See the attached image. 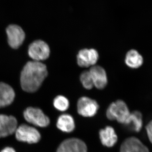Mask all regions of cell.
Wrapping results in <instances>:
<instances>
[{
	"label": "cell",
	"mask_w": 152,
	"mask_h": 152,
	"mask_svg": "<svg viewBox=\"0 0 152 152\" xmlns=\"http://www.w3.org/2000/svg\"><path fill=\"white\" fill-rule=\"evenodd\" d=\"M89 54L91 66H95L99 60V55L98 52L94 49H90Z\"/></svg>",
	"instance_id": "cell-20"
},
{
	"label": "cell",
	"mask_w": 152,
	"mask_h": 152,
	"mask_svg": "<svg viewBox=\"0 0 152 152\" xmlns=\"http://www.w3.org/2000/svg\"><path fill=\"white\" fill-rule=\"evenodd\" d=\"M143 62V59L138 52L131 50L127 53L125 58V63L129 67L137 69L140 67Z\"/></svg>",
	"instance_id": "cell-16"
},
{
	"label": "cell",
	"mask_w": 152,
	"mask_h": 152,
	"mask_svg": "<svg viewBox=\"0 0 152 152\" xmlns=\"http://www.w3.org/2000/svg\"><path fill=\"white\" fill-rule=\"evenodd\" d=\"M130 114L129 108L124 101L118 100L112 103L106 112V116L111 121L116 120L120 124H124Z\"/></svg>",
	"instance_id": "cell-2"
},
{
	"label": "cell",
	"mask_w": 152,
	"mask_h": 152,
	"mask_svg": "<svg viewBox=\"0 0 152 152\" xmlns=\"http://www.w3.org/2000/svg\"><path fill=\"white\" fill-rule=\"evenodd\" d=\"M24 117L28 122L41 127L48 126L50 123L48 117L42 110L37 108H27L24 112Z\"/></svg>",
	"instance_id": "cell-4"
},
{
	"label": "cell",
	"mask_w": 152,
	"mask_h": 152,
	"mask_svg": "<svg viewBox=\"0 0 152 152\" xmlns=\"http://www.w3.org/2000/svg\"><path fill=\"white\" fill-rule=\"evenodd\" d=\"M16 138L19 141L29 144L37 143L41 139V135L35 128L26 124L17 128L15 132Z\"/></svg>",
	"instance_id": "cell-3"
},
{
	"label": "cell",
	"mask_w": 152,
	"mask_h": 152,
	"mask_svg": "<svg viewBox=\"0 0 152 152\" xmlns=\"http://www.w3.org/2000/svg\"><path fill=\"white\" fill-rule=\"evenodd\" d=\"M80 80L85 88L91 90L94 86V83L89 71H85L81 74Z\"/></svg>",
	"instance_id": "cell-19"
},
{
	"label": "cell",
	"mask_w": 152,
	"mask_h": 152,
	"mask_svg": "<svg viewBox=\"0 0 152 152\" xmlns=\"http://www.w3.org/2000/svg\"><path fill=\"white\" fill-rule=\"evenodd\" d=\"M18 121L13 116L0 115V138L12 134L17 129Z\"/></svg>",
	"instance_id": "cell-9"
},
{
	"label": "cell",
	"mask_w": 152,
	"mask_h": 152,
	"mask_svg": "<svg viewBox=\"0 0 152 152\" xmlns=\"http://www.w3.org/2000/svg\"><path fill=\"white\" fill-rule=\"evenodd\" d=\"M15 96V94L12 87L0 82V108L11 104L13 102Z\"/></svg>",
	"instance_id": "cell-13"
},
{
	"label": "cell",
	"mask_w": 152,
	"mask_h": 152,
	"mask_svg": "<svg viewBox=\"0 0 152 152\" xmlns=\"http://www.w3.org/2000/svg\"><path fill=\"white\" fill-rule=\"evenodd\" d=\"M57 128L62 132L71 133L75 128V124L74 118L71 115L64 114L61 115L57 120Z\"/></svg>",
	"instance_id": "cell-15"
},
{
	"label": "cell",
	"mask_w": 152,
	"mask_h": 152,
	"mask_svg": "<svg viewBox=\"0 0 152 152\" xmlns=\"http://www.w3.org/2000/svg\"><path fill=\"white\" fill-rule=\"evenodd\" d=\"M101 142L105 146L111 148L118 141V136L115 129L110 126L102 129L99 132Z\"/></svg>",
	"instance_id": "cell-12"
},
{
	"label": "cell",
	"mask_w": 152,
	"mask_h": 152,
	"mask_svg": "<svg viewBox=\"0 0 152 152\" xmlns=\"http://www.w3.org/2000/svg\"><path fill=\"white\" fill-rule=\"evenodd\" d=\"M125 127L129 130L135 132H139L142 127V116L139 111H134L130 113L124 124Z\"/></svg>",
	"instance_id": "cell-14"
},
{
	"label": "cell",
	"mask_w": 152,
	"mask_h": 152,
	"mask_svg": "<svg viewBox=\"0 0 152 152\" xmlns=\"http://www.w3.org/2000/svg\"><path fill=\"white\" fill-rule=\"evenodd\" d=\"M48 75V70L45 64L36 61L28 62L21 73L22 89L27 92L37 91Z\"/></svg>",
	"instance_id": "cell-1"
},
{
	"label": "cell",
	"mask_w": 152,
	"mask_h": 152,
	"mask_svg": "<svg viewBox=\"0 0 152 152\" xmlns=\"http://www.w3.org/2000/svg\"><path fill=\"white\" fill-rule=\"evenodd\" d=\"M53 105L55 108L61 112H64L69 109V102L67 98L64 96L59 95L55 98Z\"/></svg>",
	"instance_id": "cell-18"
},
{
	"label": "cell",
	"mask_w": 152,
	"mask_h": 152,
	"mask_svg": "<svg viewBox=\"0 0 152 152\" xmlns=\"http://www.w3.org/2000/svg\"><path fill=\"white\" fill-rule=\"evenodd\" d=\"M28 53L34 61L40 62L47 59L50 56V49L45 42L39 40L30 44Z\"/></svg>",
	"instance_id": "cell-5"
},
{
	"label": "cell",
	"mask_w": 152,
	"mask_h": 152,
	"mask_svg": "<svg viewBox=\"0 0 152 152\" xmlns=\"http://www.w3.org/2000/svg\"><path fill=\"white\" fill-rule=\"evenodd\" d=\"M8 42L11 48L18 49L23 44L25 39V33L20 27L17 25H11L6 30Z\"/></svg>",
	"instance_id": "cell-7"
},
{
	"label": "cell",
	"mask_w": 152,
	"mask_h": 152,
	"mask_svg": "<svg viewBox=\"0 0 152 152\" xmlns=\"http://www.w3.org/2000/svg\"><path fill=\"white\" fill-rule=\"evenodd\" d=\"M99 109V105L96 101L88 97H82L78 101L77 112L82 116H94L97 113Z\"/></svg>",
	"instance_id": "cell-6"
},
{
	"label": "cell",
	"mask_w": 152,
	"mask_h": 152,
	"mask_svg": "<svg viewBox=\"0 0 152 152\" xmlns=\"http://www.w3.org/2000/svg\"><path fill=\"white\" fill-rule=\"evenodd\" d=\"M89 72L91 75L94 86L98 89H103L107 85V73L103 68L99 66H92Z\"/></svg>",
	"instance_id": "cell-10"
},
{
	"label": "cell",
	"mask_w": 152,
	"mask_h": 152,
	"mask_svg": "<svg viewBox=\"0 0 152 152\" xmlns=\"http://www.w3.org/2000/svg\"><path fill=\"white\" fill-rule=\"evenodd\" d=\"M56 152H87V147L82 140L72 138L64 140L60 144Z\"/></svg>",
	"instance_id": "cell-8"
},
{
	"label": "cell",
	"mask_w": 152,
	"mask_h": 152,
	"mask_svg": "<svg viewBox=\"0 0 152 152\" xmlns=\"http://www.w3.org/2000/svg\"><path fill=\"white\" fill-rule=\"evenodd\" d=\"M1 152H16L13 148L10 147H7L4 149Z\"/></svg>",
	"instance_id": "cell-22"
},
{
	"label": "cell",
	"mask_w": 152,
	"mask_h": 152,
	"mask_svg": "<svg viewBox=\"0 0 152 152\" xmlns=\"http://www.w3.org/2000/svg\"><path fill=\"white\" fill-rule=\"evenodd\" d=\"M146 129L148 138L152 144V120L147 124Z\"/></svg>",
	"instance_id": "cell-21"
},
{
	"label": "cell",
	"mask_w": 152,
	"mask_h": 152,
	"mask_svg": "<svg viewBox=\"0 0 152 152\" xmlns=\"http://www.w3.org/2000/svg\"><path fill=\"white\" fill-rule=\"evenodd\" d=\"M77 59V64L81 67L87 68L91 66L89 49H83L79 51Z\"/></svg>",
	"instance_id": "cell-17"
},
{
	"label": "cell",
	"mask_w": 152,
	"mask_h": 152,
	"mask_svg": "<svg viewBox=\"0 0 152 152\" xmlns=\"http://www.w3.org/2000/svg\"><path fill=\"white\" fill-rule=\"evenodd\" d=\"M120 152H149V151L138 139L131 137L123 142L120 148Z\"/></svg>",
	"instance_id": "cell-11"
}]
</instances>
